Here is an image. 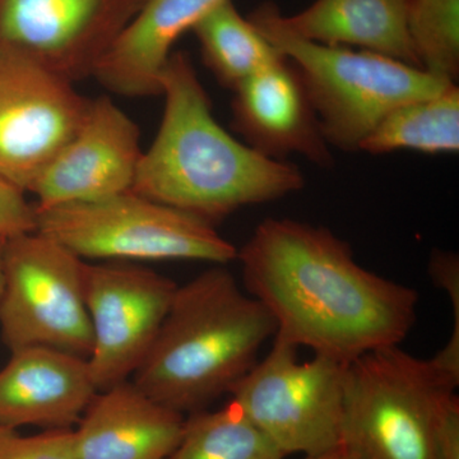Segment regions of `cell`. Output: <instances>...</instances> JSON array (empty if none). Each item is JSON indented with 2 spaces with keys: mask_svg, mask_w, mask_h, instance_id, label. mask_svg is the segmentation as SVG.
<instances>
[{
  "mask_svg": "<svg viewBox=\"0 0 459 459\" xmlns=\"http://www.w3.org/2000/svg\"><path fill=\"white\" fill-rule=\"evenodd\" d=\"M244 289L270 313L273 338L349 364L398 346L418 316L415 289L368 271L325 226L259 223L238 250Z\"/></svg>",
  "mask_w": 459,
  "mask_h": 459,
  "instance_id": "1",
  "label": "cell"
},
{
  "mask_svg": "<svg viewBox=\"0 0 459 459\" xmlns=\"http://www.w3.org/2000/svg\"><path fill=\"white\" fill-rule=\"evenodd\" d=\"M160 89L161 126L142 155L133 192L216 226L241 208L303 189L295 165L263 156L217 123L188 54H171Z\"/></svg>",
  "mask_w": 459,
  "mask_h": 459,
  "instance_id": "2",
  "label": "cell"
},
{
  "mask_svg": "<svg viewBox=\"0 0 459 459\" xmlns=\"http://www.w3.org/2000/svg\"><path fill=\"white\" fill-rule=\"evenodd\" d=\"M276 333L264 307L226 265L178 286L155 342L132 382L181 415L210 409L258 361Z\"/></svg>",
  "mask_w": 459,
  "mask_h": 459,
  "instance_id": "3",
  "label": "cell"
},
{
  "mask_svg": "<svg viewBox=\"0 0 459 459\" xmlns=\"http://www.w3.org/2000/svg\"><path fill=\"white\" fill-rule=\"evenodd\" d=\"M249 21L298 66L325 141L344 152L360 150L365 138L394 108L455 84L370 51L304 40L287 29L273 3L255 9Z\"/></svg>",
  "mask_w": 459,
  "mask_h": 459,
  "instance_id": "4",
  "label": "cell"
},
{
  "mask_svg": "<svg viewBox=\"0 0 459 459\" xmlns=\"http://www.w3.org/2000/svg\"><path fill=\"white\" fill-rule=\"evenodd\" d=\"M457 386L398 346L346 367L341 448L351 459H437V416Z\"/></svg>",
  "mask_w": 459,
  "mask_h": 459,
  "instance_id": "5",
  "label": "cell"
},
{
  "mask_svg": "<svg viewBox=\"0 0 459 459\" xmlns=\"http://www.w3.org/2000/svg\"><path fill=\"white\" fill-rule=\"evenodd\" d=\"M36 210V231L83 261L228 265L238 258L237 247L217 232L216 226L133 190L101 201Z\"/></svg>",
  "mask_w": 459,
  "mask_h": 459,
  "instance_id": "6",
  "label": "cell"
},
{
  "mask_svg": "<svg viewBox=\"0 0 459 459\" xmlns=\"http://www.w3.org/2000/svg\"><path fill=\"white\" fill-rule=\"evenodd\" d=\"M84 262L39 231L5 240L0 334L11 352L48 347L89 359Z\"/></svg>",
  "mask_w": 459,
  "mask_h": 459,
  "instance_id": "7",
  "label": "cell"
},
{
  "mask_svg": "<svg viewBox=\"0 0 459 459\" xmlns=\"http://www.w3.org/2000/svg\"><path fill=\"white\" fill-rule=\"evenodd\" d=\"M298 350L273 338L229 394L286 455L312 457L341 446L347 364L319 355L299 362Z\"/></svg>",
  "mask_w": 459,
  "mask_h": 459,
  "instance_id": "8",
  "label": "cell"
},
{
  "mask_svg": "<svg viewBox=\"0 0 459 459\" xmlns=\"http://www.w3.org/2000/svg\"><path fill=\"white\" fill-rule=\"evenodd\" d=\"M84 299L92 328L87 362L98 392L132 379L166 318L178 285L133 262H84Z\"/></svg>",
  "mask_w": 459,
  "mask_h": 459,
  "instance_id": "9",
  "label": "cell"
},
{
  "mask_svg": "<svg viewBox=\"0 0 459 459\" xmlns=\"http://www.w3.org/2000/svg\"><path fill=\"white\" fill-rule=\"evenodd\" d=\"M90 101L65 78L0 50V175L31 192L82 126Z\"/></svg>",
  "mask_w": 459,
  "mask_h": 459,
  "instance_id": "10",
  "label": "cell"
},
{
  "mask_svg": "<svg viewBox=\"0 0 459 459\" xmlns=\"http://www.w3.org/2000/svg\"><path fill=\"white\" fill-rule=\"evenodd\" d=\"M142 0H0V50L74 83L93 77Z\"/></svg>",
  "mask_w": 459,
  "mask_h": 459,
  "instance_id": "11",
  "label": "cell"
},
{
  "mask_svg": "<svg viewBox=\"0 0 459 459\" xmlns=\"http://www.w3.org/2000/svg\"><path fill=\"white\" fill-rule=\"evenodd\" d=\"M143 151L141 133L108 96L91 100L82 126L42 172L36 207L101 201L129 192Z\"/></svg>",
  "mask_w": 459,
  "mask_h": 459,
  "instance_id": "12",
  "label": "cell"
},
{
  "mask_svg": "<svg viewBox=\"0 0 459 459\" xmlns=\"http://www.w3.org/2000/svg\"><path fill=\"white\" fill-rule=\"evenodd\" d=\"M231 108L232 126L263 156H303L320 168L333 164L303 75L286 56L238 84Z\"/></svg>",
  "mask_w": 459,
  "mask_h": 459,
  "instance_id": "13",
  "label": "cell"
},
{
  "mask_svg": "<svg viewBox=\"0 0 459 459\" xmlns=\"http://www.w3.org/2000/svg\"><path fill=\"white\" fill-rule=\"evenodd\" d=\"M96 394L86 359L48 347L17 350L0 370V428L74 429Z\"/></svg>",
  "mask_w": 459,
  "mask_h": 459,
  "instance_id": "14",
  "label": "cell"
},
{
  "mask_svg": "<svg viewBox=\"0 0 459 459\" xmlns=\"http://www.w3.org/2000/svg\"><path fill=\"white\" fill-rule=\"evenodd\" d=\"M186 416L144 394L132 379L98 392L74 428L78 459H170Z\"/></svg>",
  "mask_w": 459,
  "mask_h": 459,
  "instance_id": "15",
  "label": "cell"
},
{
  "mask_svg": "<svg viewBox=\"0 0 459 459\" xmlns=\"http://www.w3.org/2000/svg\"><path fill=\"white\" fill-rule=\"evenodd\" d=\"M221 0H142L93 77L128 98L161 95L160 78L175 42Z\"/></svg>",
  "mask_w": 459,
  "mask_h": 459,
  "instance_id": "16",
  "label": "cell"
},
{
  "mask_svg": "<svg viewBox=\"0 0 459 459\" xmlns=\"http://www.w3.org/2000/svg\"><path fill=\"white\" fill-rule=\"evenodd\" d=\"M410 0H316L292 17L287 29L328 47H358L421 69L411 42Z\"/></svg>",
  "mask_w": 459,
  "mask_h": 459,
  "instance_id": "17",
  "label": "cell"
},
{
  "mask_svg": "<svg viewBox=\"0 0 459 459\" xmlns=\"http://www.w3.org/2000/svg\"><path fill=\"white\" fill-rule=\"evenodd\" d=\"M192 31L205 66L223 87L232 91L250 75L285 56L249 18L238 13L232 0H221L214 5Z\"/></svg>",
  "mask_w": 459,
  "mask_h": 459,
  "instance_id": "18",
  "label": "cell"
},
{
  "mask_svg": "<svg viewBox=\"0 0 459 459\" xmlns=\"http://www.w3.org/2000/svg\"><path fill=\"white\" fill-rule=\"evenodd\" d=\"M413 150L422 153H455L459 150L457 84L431 98L415 100L391 111L362 142L371 155Z\"/></svg>",
  "mask_w": 459,
  "mask_h": 459,
  "instance_id": "19",
  "label": "cell"
},
{
  "mask_svg": "<svg viewBox=\"0 0 459 459\" xmlns=\"http://www.w3.org/2000/svg\"><path fill=\"white\" fill-rule=\"evenodd\" d=\"M261 429L230 403L221 410L186 416L183 435L170 459H285Z\"/></svg>",
  "mask_w": 459,
  "mask_h": 459,
  "instance_id": "20",
  "label": "cell"
},
{
  "mask_svg": "<svg viewBox=\"0 0 459 459\" xmlns=\"http://www.w3.org/2000/svg\"><path fill=\"white\" fill-rule=\"evenodd\" d=\"M407 25L422 71L455 83L459 74V0H410Z\"/></svg>",
  "mask_w": 459,
  "mask_h": 459,
  "instance_id": "21",
  "label": "cell"
},
{
  "mask_svg": "<svg viewBox=\"0 0 459 459\" xmlns=\"http://www.w3.org/2000/svg\"><path fill=\"white\" fill-rule=\"evenodd\" d=\"M429 276L435 287L448 295L453 310L451 338L440 351L429 359L435 369L453 385H459V256L457 253L434 250L429 262Z\"/></svg>",
  "mask_w": 459,
  "mask_h": 459,
  "instance_id": "22",
  "label": "cell"
},
{
  "mask_svg": "<svg viewBox=\"0 0 459 459\" xmlns=\"http://www.w3.org/2000/svg\"><path fill=\"white\" fill-rule=\"evenodd\" d=\"M0 459H78L74 429L23 437L13 429L0 428Z\"/></svg>",
  "mask_w": 459,
  "mask_h": 459,
  "instance_id": "23",
  "label": "cell"
},
{
  "mask_svg": "<svg viewBox=\"0 0 459 459\" xmlns=\"http://www.w3.org/2000/svg\"><path fill=\"white\" fill-rule=\"evenodd\" d=\"M26 192L0 175V238L20 237L38 230V210Z\"/></svg>",
  "mask_w": 459,
  "mask_h": 459,
  "instance_id": "24",
  "label": "cell"
},
{
  "mask_svg": "<svg viewBox=\"0 0 459 459\" xmlns=\"http://www.w3.org/2000/svg\"><path fill=\"white\" fill-rule=\"evenodd\" d=\"M437 459H459V397L455 392L446 395L437 416Z\"/></svg>",
  "mask_w": 459,
  "mask_h": 459,
  "instance_id": "25",
  "label": "cell"
},
{
  "mask_svg": "<svg viewBox=\"0 0 459 459\" xmlns=\"http://www.w3.org/2000/svg\"><path fill=\"white\" fill-rule=\"evenodd\" d=\"M304 459H351V457L341 446H338L333 451L323 453L319 455H312V457H304Z\"/></svg>",
  "mask_w": 459,
  "mask_h": 459,
  "instance_id": "26",
  "label": "cell"
},
{
  "mask_svg": "<svg viewBox=\"0 0 459 459\" xmlns=\"http://www.w3.org/2000/svg\"><path fill=\"white\" fill-rule=\"evenodd\" d=\"M4 238H0V295L3 291V283H4Z\"/></svg>",
  "mask_w": 459,
  "mask_h": 459,
  "instance_id": "27",
  "label": "cell"
}]
</instances>
